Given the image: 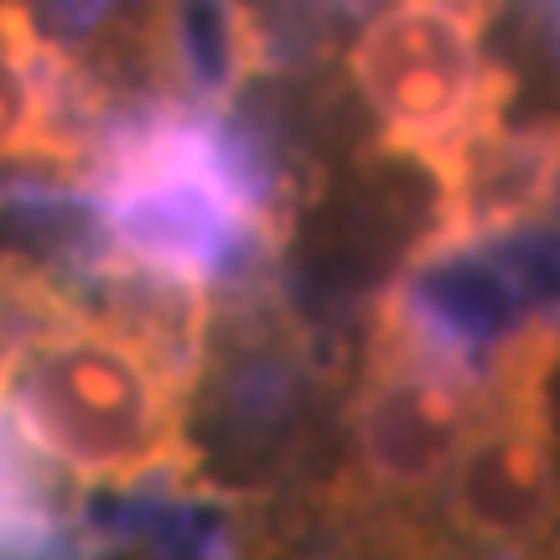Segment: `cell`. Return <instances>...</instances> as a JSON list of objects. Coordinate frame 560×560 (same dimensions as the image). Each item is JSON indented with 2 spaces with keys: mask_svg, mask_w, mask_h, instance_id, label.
<instances>
[{
  "mask_svg": "<svg viewBox=\"0 0 560 560\" xmlns=\"http://www.w3.org/2000/svg\"><path fill=\"white\" fill-rule=\"evenodd\" d=\"M0 400L83 493L187 503V400L83 301L79 276L68 306L16 348Z\"/></svg>",
  "mask_w": 560,
  "mask_h": 560,
  "instance_id": "6da1fadb",
  "label": "cell"
},
{
  "mask_svg": "<svg viewBox=\"0 0 560 560\" xmlns=\"http://www.w3.org/2000/svg\"><path fill=\"white\" fill-rule=\"evenodd\" d=\"M436 529L446 560H560V327L540 312L509 317L482 353Z\"/></svg>",
  "mask_w": 560,
  "mask_h": 560,
  "instance_id": "7a4b0ae2",
  "label": "cell"
},
{
  "mask_svg": "<svg viewBox=\"0 0 560 560\" xmlns=\"http://www.w3.org/2000/svg\"><path fill=\"white\" fill-rule=\"evenodd\" d=\"M89 493L0 400V560H79Z\"/></svg>",
  "mask_w": 560,
  "mask_h": 560,
  "instance_id": "3957f363",
  "label": "cell"
}]
</instances>
